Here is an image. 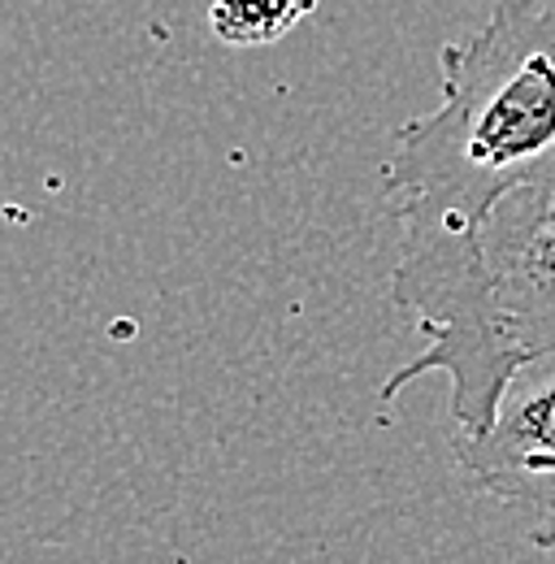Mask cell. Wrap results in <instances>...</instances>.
I'll list each match as a JSON object with an SVG mask.
<instances>
[{"instance_id":"1","label":"cell","mask_w":555,"mask_h":564,"mask_svg":"<svg viewBox=\"0 0 555 564\" xmlns=\"http://www.w3.org/2000/svg\"><path fill=\"white\" fill-rule=\"evenodd\" d=\"M438 74V105L395 135L382 174L400 221L391 300L456 265L508 196L555 183V0H494Z\"/></svg>"},{"instance_id":"2","label":"cell","mask_w":555,"mask_h":564,"mask_svg":"<svg viewBox=\"0 0 555 564\" xmlns=\"http://www.w3.org/2000/svg\"><path fill=\"white\" fill-rule=\"evenodd\" d=\"M395 308L413 317L425 344L382 382V400L443 373L456 434H482L516 369L555 352V183L508 196L474 248L395 295Z\"/></svg>"},{"instance_id":"3","label":"cell","mask_w":555,"mask_h":564,"mask_svg":"<svg viewBox=\"0 0 555 564\" xmlns=\"http://www.w3.org/2000/svg\"><path fill=\"white\" fill-rule=\"evenodd\" d=\"M451 452L469 491L521 512L530 543L555 552V352L521 365L490 425Z\"/></svg>"},{"instance_id":"4","label":"cell","mask_w":555,"mask_h":564,"mask_svg":"<svg viewBox=\"0 0 555 564\" xmlns=\"http://www.w3.org/2000/svg\"><path fill=\"white\" fill-rule=\"evenodd\" d=\"M308 13H317V0H213L208 26L230 48H261L291 35Z\"/></svg>"}]
</instances>
